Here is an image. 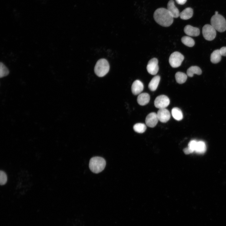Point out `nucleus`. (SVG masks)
<instances>
[{"label": "nucleus", "mask_w": 226, "mask_h": 226, "mask_svg": "<svg viewBox=\"0 0 226 226\" xmlns=\"http://www.w3.org/2000/svg\"><path fill=\"white\" fill-rule=\"evenodd\" d=\"M155 21L160 25L169 27L173 22V18L167 9L159 8L157 9L153 14Z\"/></svg>", "instance_id": "f257e3e1"}, {"label": "nucleus", "mask_w": 226, "mask_h": 226, "mask_svg": "<svg viewBox=\"0 0 226 226\" xmlns=\"http://www.w3.org/2000/svg\"><path fill=\"white\" fill-rule=\"evenodd\" d=\"M106 165V162L103 158L94 157L90 160L89 166L90 170L95 173H98L104 170Z\"/></svg>", "instance_id": "f03ea898"}, {"label": "nucleus", "mask_w": 226, "mask_h": 226, "mask_svg": "<svg viewBox=\"0 0 226 226\" xmlns=\"http://www.w3.org/2000/svg\"><path fill=\"white\" fill-rule=\"evenodd\" d=\"M211 25L215 29L220 32L226 30V20L221 14H214L211 17L210 20Z\"/></svg>", "instance_id": "7ed1b4c3"}, {"label": "nucleus", "mask_w": 226, "mask_h": 226, "mask_svg": "<svg viewBox=\"0 0 226 226\" xmlns=\"http://www.w3.org/2000/svg\"><path fill=\"white\" fill-rule=\"evenodd\" d=\"M110 69V65L107 61L105 59H101L97 62L94 68L95 74L99 77L105 75Z\"/></svg>", "instance_id": "20e7f679"}, {"label": "nucleus", "mask_w": 226, "mask_h": 226, "mask_svg": "<svg viewBox=\"0 0 226 226\" xmlns=\"http://www.w3.org/2000/svg\"><path fill=\"white\" fill-rule=\"evenodd\" d=\"M184 58V56L181 53L178 51H175L170 55L169 58V62L172 67L176 68L181 65Z\"/></svg>", "instance_id": "39448f33"}, {"label": "nucleus", "mask_w": 226, "mask_h": 226, "mask_svg": "<svg viewBox=\"0 0 226 226\" xmlns=\"http://www.w3.org/2000/svg\"><path fill=\"white\" fill-rule=\"evenodd\" d=\"M202 33L204 38L206 40L211 41L216 37V30L211 25L206 24L202 28Z\"/></svg>", "instance_id": "423d86ee"}, {"label": "nucleus", "mask_w": 226, "mask_h": 226, "mask_svg": "<svg viewBox=\"0 0 226 226\" xmlns=\"http://www.w3.org/2000/svg\"><path fill=\"white\" fill-rule=\"evenodd\" d=\"M170 100L169 98L164 95L157 96L154 101L155 106L159 109L166 108L169 105Z\"/></svg>", "instance_id": "0eeeda50"}, {"label": "nucleus", "mask_w": 226, "mask_h": 226, "mask_svg": "<svg viewBox=\"0 0 226 226\" xmlns=\"http://www.w3.org/2000/svg\"><path fill=\"white\" fill-rule=\"evenodd\" d=\"M158 63V60L155 58H153L148 61L147 69L149 73L152 75L157 74L159 70Z\"/></svg>", "instance_id": "6e6552de"}, {"label": "nucleus", "mask_w": 226, "mask_h": 226, "mask_svg": "<svg viewBox=\"0 0 226 226\" xmlns=\"http://www.w3.org/2000/svg\"><path fill=\"white\" fill-rule=\"evenodd\" d=\"M159 121L157 114L155 112H151L147 116L145 121L147 126L153 128L156 125Z\"/></svg>", "instance_id": "1a4fd4ad"}, {"label": "nucleus", "mask_w": 226, "mask_h": 226, "mask_svg": "<svg viewBox=\"0 0 226 226\" xmlns=\"http://www.w3.org/2000/svg\"><path fill=\"white\" fill-rule=\"evenodd\" d=\"M157 114L159 121L161 122L166 123L170 119V113L166 108L159 109Z\"/></svg>", "instance_id": "9d476101"}, {"label": "nucleus", "mask_w": 226, "mask_h": 226, "mask_svg": "<svg viewBox=\"0 0 226 226\" xmlns=\"http://www.w3.org/2000/svg\"><path fill=\"white\" fill-rule=\"evenodd\" d=\"M144 88V86L141 81L138 80L135 81L132 83L131 90L132 94L137 95L141 94Z\"/></svg>", "instance_id": "9b49d317"}, {"label": "nucleus", "mask_w": 226, "mask_h": 226, "mask_svg": "<svg viewBox=\"0 0 226 226\" xmlns=\"http://www.w3.org/2000/svg\"><path fill=\"white\" fill-rule=\"evenodd\" d=\"M167 9L173 18H177L180 16L179 10L175 6L173 0H170L169 1L167 4Z\"/></svg>", "instance_id": "f8f14e48"}, {"label": "nucleus", "mask_w": 226, "mask_h": 226, "mask_svg": "<svg viewBox=\"0 0 226 226\" xmlns=\"http://www.w3.org/2000/svg\"><path fill=\"white\" fill-rule=\"evenodd\" d=\"M184 32L187 35L192 36H197L200 33L199 28L190 25H186L184 28Z\"/></svg>", "instance_id": "ddd939ff"}, {"label": "nucleus", "mask_w": 226, "mask_h": 226, "mask_svg": "<svg viewBox=\"0 0 226 226\" xmlns=\"http://www.w3.org/2000/svg\"><path fill=\"white\" fill-rule=\"evenodd\" d=\"M150 100L149 95L146 93H141L137 96V101L138 103L141 105H145L147 104Z\"/></svg>", "instance_id": "4468645a"}, {"label": "nucleus", "mask_w": 226, "mask_h": 226, "mask_svg": "<svg viewBox=\"0 0 226 226\" xmlns=\"http://www.w3.org/2000/svg\"><path fill=\"white\" fill-rule=\"evenodd\" d=\"M193 13V10L192 8H187L180 13L179 16L182 19L187 20L192 17Z\"/></svg>", "instance_id": "2eb2a0df"}, {"label": "nucleus", "mask_w": 226, "mask_h": 226, "mask_svg": "<svg viewBox=\"0 0 226 226\" xmlns=\"http://www.w3.org/2000/svg\"><path fill=\"white\" fill-rule=\"evenodd\" d=\"M160 79V77L159 75L154 76L149 82L148 87L152 91H154L157 89Z\"/></svg>", "instance_id": "dca6fc26"}, {"label": "nucleus", "mask_w": 226, "mask_h": 226, "mask_svg": "<svg viewBox=\"0 0 226 226\" xmlns=\"http://www.w3.org/2000/svg\"><path fill=\"white\" fill-rule=\"evenodd\" d=\"M221 56L220 50L218 49L215 50L211 55L210 61L213 63H217L221 60Z\"/></svg>", "instance_id": "f3484780"}, {"label": "nucleus", "mask_w": 226, "mask_h": 226, "mask_svg": "<svg viewBox=\"0 0 226 226\" xmlns=\"http://www.w3.org/2000/svg\"><path fill=\"white\" fill-rule=\"evenodd\" d=\"M186 73L189 77H192L194 74L201 75L202 73V71L199 67L197 66H192L188 69Z\"/></svg>", "instance_id": "a211bd4d"}, {"label": "nucleus", "mask_w": 226, "mask_h": 226, "mask_svg": "<svg viewBox=\"0 0 226 226\" xmlns=\"http://www.w3.org/2000/svg\"><path fill=\"white\" fill-rule=\"evenodd\" d=\"M173 117L177 121H180L183 118V115L181 110L178 107H174L171 110Z\"/></svg>", "instance_id": "6ab92c4d"}, {"label": "nucleus", "mask_w": 226, "mask_h": 226, "mask_svg": "<svg viewBox=\"0 0 226 226\" xmlns=\"http://www.w3.org/2000/svg\"><path fill=\"white\" fill-rule=\"evenodd\" d=\"M206 150L205 143L202 141H197L195 151L199 153H204Z\"/></svg>", "instance_id": "aec40b11"}, {"label": "nucleus", "mask_w": 226, "mask_h": 226, "mask_svg": "<svg viewBox=\"0 0 226 226\" xmlns=\"http://www.w3.org/2000/svg\"><path fill=\"white\" fill-rule=\"evenodd\" d=\"M175 77L177 82L179 84L184 83L187 78V75L184 73L180 72H177Z\"/></svg>", "instance_id": "412c9836"}, {"label": "nucleus", "mask_w": 226, "mask_h": 226, "mask_svg": "<svg viewBox=\"0 0 226 226\" xmlns=\"http://www.w3.org/2000/svg\"><path fill=\"white\" fill-rule=\"evenodd\" d=\"M181 41L184 44L188 47H192L195 44V41L194 40L188 36L182 37L181 39Z\"/></svg>", "instance_id": "4be33fe9"}, {"label": "nucleus", "mask_w": 226, "mask_h": 226, "mask_svg": "<svg viewBox=\"0 0 226 226\" xmlns=\"http://www.w3.org/2000/svg\"><path fill=\"white\" fill-rule=\"evenodd\" d=\"M146 125L142 123H137L135 124L133 126L134 131L138 133H143L146 129Z\"/></svg>", "instance_id": "5701e85b"}, {"label": "nucleus", "mask_w": 226, "mask_h": 226, "mask_svg": "<svg viewBox=\"0 0 226 226\" xmlns=\"http://www.w3.org/2000/svg\"><path fill=\"white\" fill-rule=\"evenodd\" d=\"M9 71L7 67L2 62L0 63V77L1 78L8 75Z\"/></svg>", "instance_id": "b1692460"}, {"label": "nucleus", "mask_w": 226, "mask_h": 226, "mask_svg": "<svg viewBox=\"0 0 226 226\" xmlns=\"http://www.w3.org/2000/svg\"><path fill=\"white\" fill-rule=\"evenodd\" d=\"M7 181V176L6 173L3 171H0V184L1 185H5Z\"/></svg>", "instance_id": "393cba45"}, {"label": "nucleus", "mask_w": 226, "mask_h": 226, "mask_svg": "<svg viewBox=\"0 0 226 226\" xmlns=\"http://www.w3.org/2000/svg\"><path fill=\"white\" fill-rule=\"evenodd\" d=\"M219 50L221 55L226 56V46L222 47Z\"/></svg>", "instance_id": "a878e982"}, {"label": "nucleus", "mask_w": 226, "mask_h": 226, "mask_svg": "<svg viewBox=\"0 0 226 226\" xmlns=\"http://www.w3.org/2000/svg\"><path fill=\"white\" fill-rule=\"evenodd\" d=\"M177 3L180 5H183L186 2L187 0H175Z\"/></svg>", "instance_id": "bb28decb"}, {"label": "nucleus", "mask_w": 226, "mask_h": 226, "mask_svg": "<svg viewBox=\"0 0 226 226\" xmlns=\"http://www.w3.org/2000/svg\"><path fill=\"white\" fill-rule=\"evenodd\" d=\"M218 14V12L217 11L215 12V14Z\"/></svg>", "instance_id": "cd10ccee"}]
</instances>
